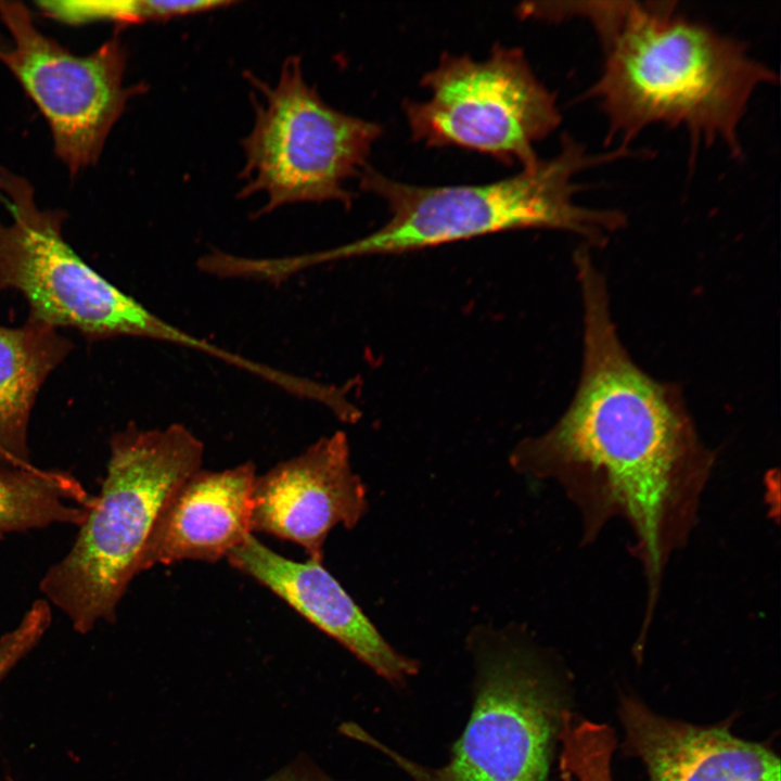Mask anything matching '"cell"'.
Returning <instances> with one entry per match:
<instances>
[{
	"mask_svg": "<svg viewBox=\"0 0 781 781\" xmlns=\"http://www.w3.org/2000/svg\"><path fill=\"white\" fill-rule=\"evenodd\" d=\"M590 26L604 59L586 95L605 118L607 145L630 149L648 127L664 125L688 133L692 155L717 143L742 155L750 101L779 80L745 42L681 14L674 1L605 2Z\"/></svg>",
	"mask_w": 781,
	"mask_h": 781,
	"instance_id": "cell-2",
	"label": "cell"
},
{
	"mask_svg": "<svg viewBox=\"0 0 781 781\" xmlns=\"http://www.w3.org/2000/svg\"><path fill=\"white\" fill-rule=\"evenodd\" d=\"M620 716L651 781H781L777 755L726 729L667 719L633 699Z\"/></svg>",
	"mask_w": 781,
	"mask_h": 781,
	"instance_id": "cell-13",
	"label": "cell"
},
{
	"mask_svg": "<svg viewBox=\"0 0 781 781\" xmlns=\"http://www.w3.org/2000/svg\"><path fill=\"white\" fill-rule=\"evenodd\" d=\"M264 781H333L305 757H299Z\"/></svg>",
	"mask_w": 781,
	"mask_h": 781,
	"instance_id": "cell-18",
	"label": "cell"
},
{
	"mask_svg": "<svg viewBox=\"0 0 781 781\" xmlns=\"http://www.w3.org/2000/svg\"><path fill=\"white\" fill-rule=\"evenodd\" d=\"M424 101H407L411 136L427 146H457L522 167L561 124L556 95L536 76L521 49L496 44L489 55L445 53L425 73Z\"/></svg>",
	"mask_w": 781,
	"mask_h": 781,
	"instance_id": "cell-8",
	"label": "cell"
},
{
	"mask_svg": "<svg viewBox=\"0 0 781 781\" xmlns=\"http://www.w3.org/2000/svg\"><path fill=\"white\" fill-rule=\"evenodd\" d=\"M367 509V489L351 469L347 436L337 431L256 476L251 528L322 561L330 532L337 525L353 529Z\"/></svg>",
	"mask_w": 781,
	"mask_h": 781,
	"instance_id": "cell-10",
	"label": "cell"
},
{
	"mask_svg": "<svg viewBox=\"0 0 781 781\" xmlns=\"http://www.w3.org/2000/svg\"><path fill=\"white\" fill-rule=\"evenodd\" d=\"M628 156L623 149L590 153L563 136L560 150L517 174L483 184L424 187L388 178L370 167L360 188L383 200L388 220L374 232L328 251L289 256L284 271L293 276L316 265L345 258L401 254L515 229H552L577 234L600 247L626 226L618 209L579 205L582 171Z\"/></svg>",
	"mask_w": 781,
	"mask_h": 781,
	"instance_id": "cell-3",
	"label": "cell"
},
{
	"mask_svg": "<svg viewBox=\"0 0 781 781\" xmlns=\"http://www.w3.org/2000/svg\"><path fill=\"white\" fill-rule=\"evenodd\" d=\"M10 40L0 62L46 118L53 150L71 176L98 163L129 100L143 88L125 81L127 52L118 36L78 55L43 34L22 2L0 0Z\"/></svg>",
	"mask_w": 781,
	"mask_h": 781,
	"instance_id": "cell-9",
	"label": "cell"
},
{
	"mask_svg": "<svg viewBox=\"0 0 781 781\" xmlns=\"http://www.w3.org/2000/svg\"><path fill=\"white\" fill-rule=\"evenodd\" d=\"M95 502L67 472L0 463V534L82 524Z\"/></svg>",
	"mask_w": 781,
	"mask_h": 781,
	"instance_id": "cell-15",
	"label": "cell"
},
{
	"mask_svg": "<svg viewBox=\"0 0 781 781\" xmlns=\"http://www.w3.org/2000/svg\"><path fill=\"white\" fill-rule=\"evenodd\" d=\"M5 781H15V780H14L12 777L8 776V777L5 778Z\"/></svg>",
	"mask_w": 781,
	"mask_h": 781,
	"instance_id": "cell-20",
	"label": "cell"
},
{
	"mask_svg": "<svg viewBox=\"0 0 781 781\" xmlns=\"http://www.w3.org/2000/svg\"><path fill=\"white\" fill-rule=\"evenodd\" d=\"M8 44V40L0 36V51L3 50Z\"/></svg>",
	"mask_w": 781,
	"mask_h": 781,
	"instance_id": "cell-19",
	"label": "cell"
},
{
	"mask_svg": "<svg viewBox=\"0 0 781 781\" xmlns=\"http://www.w3.org/2000/svg\"><path fill=\"white\" fill-rule=\"evenodd\" d=\"M255 121L243 140L242 196L261 193L269 213L297 203L349 205L346 182L361 175L382 127L329 105L286 60L274 85L259 80Z\"/></svg>",
	"mask_w": 781,
	"mask_h": 781,
	"instance_id": "cell-7",
	"label": "cell"
},
{
	"mask_svg": "<svg viewBox=\"0 0 781 781\" xmlns=\"http://www.w3.org/2000/svg\"><path fill=\"white\" fill-rule=\"evenodd\" d=\"M66 214L41 208L33 184L0 166V289L26 298L30 318L89 338L146 337L221 359L225 350L161 319L88 266L63 235Z\"/></svg>",
	"mask_w": 781,
	"mask_h": 781,
	"instance_id": "cell-5",
	"label": "cell"
},
{
	"mask_svg": "<svg viewBox=\"0 0 781 781\" xmlns=\"http://www.w3.org/2000/svg\"><path fill=\"white\" fill-rule=\"evenodd\" d=\"M72 349L57 329L28 318L20 328L0 325V463L31 468L28 423L37 394Z\"/></svg>",
	"mask_w": 781,
	"mask_h": 781,
	"instance_id": "cell-14",
	"label": "cell"
},
{
	"mask_svg": "<svg viewBox=\"0 0 781 781\" xmlns=\"http://www.w3.org/2000/svg\"><path fill=\"white\" fill-rule=\"evenodd\" d=\"M562 743L564 767L578 781H613L611 760L615 741L609 728L582 726L569 732Z\"/></svg>",
	"mask_w": 781,
	"mask_h": 781,
	"instance_id": "cell-16",
	"label": "cell"
},
{
	"mask_svg": "<svg viewBox=\"0 0 781 781\" xmlns=\"http://www.w3.org/2000/svg\"><path fill=\"white\" fill-rule=\"evenodd\" d=\"M203 454V443L181 424L156 430L131 424L112 436L94 505L68 553L40 582L46 599L74 630L88 633L100 622H115L159 513L202 468Z\"/></svg>",
	"mask_w": 781,
	"mask_h": 781,
	"instance_id": "cell-4",
	"label": "cell"
},
{
	"mask_svg": "<svg viewBox=\"0 0 781 781\" xmlns=\"http://www.w3.org/2000/svg\"><path fill=\"white\" fill-rule=\"evenodd\" d=\"M475 700L449 761L422 766L356 725L342 730L385 753L413 781H547L561 715L541 666L512 635H475Z\"/></svg>",
	"mask_w": 781,
	"mask_h": 781,
	"instance_id": "cell-6",
	"label": "cell"
},
{
	"mask_svg": "<svg viewBox=\"0 0 781 781\" xmlns=\"http://www.w3.org/2000/svg\"><path fill=\"white\" fill-rule=\"evenodd\" d=\"M582 304V358L571 404L545 434L520 443L521 473L553 479L576 505L582 540L612 520L632 533L653 616L665 567L684 547L715 452L701 439L680 387L641 369L612 318L606 279L588 248L574 253Z\"/></svg>",
	"mask_w": 781,
	"mask_h": 781,
	"instance_id": "cell-1",
	"label": "cell"
},
{
	"mask_svg": "<svg viewBox=\"0 0 781 781\" xmlns=\"http://www.w3.org/2000/svg\"><path fill=\"white\" fill-rule=\"evenodd\" d=\"M227 560L386 680L401 683L417 673V662L398 653L383 638L322 561L285 558L253 534Z\"/></svg>",
	"mask_w": 781,
	"mask_h": 781,
	"instance_id": "cell-11",
	"label": "cell"
},
{
	"mask_svg": "<svg viewBox=\"0 0 781 781\" xmlns=\"http://www.w3.org/2000/svg\"><path fill=\"white\" fill-rule=\"evenodd\" d=\"M253 461L212 471L202 468L172 494L149 536L139 573L179 561L216 562L253 534Z\"/></svg>",
	"mask_w": 781,
	"mask_h": 781,
	"instance_id": "cell-12",
	"label": "cell"
},
{
	"mask_svg": "<svg viewBox=\"0 0 781 781\" xmlns=\"http://www.w3.org/2000/svg\"><path fill=\"white\" fill-rule=\"evenodd\" d=\"M51 619L49 602L37 600L20 624L0 638V682L39 643Z\"/></svg>",
	"mask_w": 781,
	"mask_h": 781,
	"instance_id": "cell-17",
	"label": "cell"
}]
</instances>
